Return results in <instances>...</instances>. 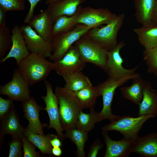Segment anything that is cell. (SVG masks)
I'll return each instance as SVG.
<instances>
[{
  "label": "cell",
  "instance_id": "27",
  "mask_svg": "<svg viewBox=\"0 0 157 157\" xmlns=\"http://www.w3.org/2000/svg\"><path fill=\"white\" fill-rule=\"evenodd\" d=\"M84 108H94L96 98L100 96L97 86H89L73 92Z\"/></svg>",
  "mask_w": 157,
  "mask_h": 157
},
{
  "label": "cell",
  "instance_id": "19",
  "mask_svg": "<svg viewBox=\"0 0 157 157\" xmlns=\"http://www.w3.org/2000/svg\"><path fill=\"white\" fill-rule=\"evenodd\" d=\"M131 152L144 157H157V132L138 136L133 142Z\"/></svg>",
  "mask_w": 157,
  "mask_h": 157
},
{
  "label": "cell",
  "instance_id": "37",
  "mask_svg": "<svg viewBox=\"0 0 157 157\" xmlns=\"http://www.w3.org/2000/svg\"><path fill=\"white\" fill-rule=\"evenodd\" d=\"M104 144L101 143L99 139L96 140L90 146L88 154V157H97L99 150L103 147Z\"/></svg>",
  "mask_w": 157,
  "mask_h": 157
},
{
  "label": "cell",
  "instance_id": "7",
  "mask_svg": "<svg viewBox=\"0 0 157 157\" xmlns=\"http://www.w3.org/2000/svg\"><path fill=\"white\" fill-rule=\"evenodd\" d=\"M74 45L85 63L92 64L106 71L108 51L85 34L76 41Z\"/></svg>",
  "mask_w": 157,
  "mask_h": 157
},
{
  "label": "cell",
  "instance_id": "26",
  "mask_svg": "<svg viewBox=\"0 0 157 157\" xmlns=\"http://www.w3.org/2000/svg\"><path fill=\"white\" fill-rule=\"evenodd\" d=\"M62 77L65 83L64 87L73 92L92 85L88 78L81 71L64 75Z\"/></svg>",
  "mask_w": 157,
  "mask_h": 157
},
{
  "label": "cell",
  "instance_id": "15",
  "mask_svg": "<svg viewBox=\"0 0 157 157\" xmlns=\"http://www.w3.org/2000/svg\"><path fill=\"white\" fill-rule=\"evenodd\" d=\"M12 45L8 53L1 61V63L8 59L13 58L17 66L30 53L28 49L23 36L20 27L14 26L12 30Z\"/></svg>",
  "mask_w": 157,
  "mask_h": 157
},
{
  "label": "cell",
  "instance_id": "44",
  "mask_svg": "<svg viewBox=\"0 0 157 157\" xmlns=\"http://www.w3.org/2000/svg\"><path fill=\"white\" fill-rule=\"evenodd\" d=\"M153 22L157 24V18L154 19L153 21Z\"/></svg>",
  "mask_w": 157,
  "mask_h": 157
},
{
  "label": "cell",
  "instance_id": "32",
  "mask_svg": "<svg viewBox=\"0 0 157 157\" xmlns=\"http://www.w3.org/2000/svg\"><path fill=\"white\" fill-rule=\"evenodd\" d=\"M12 45L11 34L7 26L0 27V61L6 56V52L9 51Z\"/></svg>",
  "mask_w": 157,
  "mask_h": 157
},
{
  "label": "cell",
  "instance_id": "40",
  "mask_svg": "<svg viewBox=\"0 0 157 157\" xmlns=\"http://www.w3.org/2000/svg\"><path fill=\"white\" fill-rule=\"evenodd\" d=\"M62 140L56 135L50 140V143L53 147H61L62 145Z\"/></svg>",
  "mask_w": 157,
  "mask_h": 157
},
{
  "label": "cell",
  "instance_id": "17",
  "mask_svg": "<svg viewBox=\"0 0 157 157\" xmlns=\"http://www.w3.org/2000/svg\"><path fill=\"white\" fill-rule=\"evenodd\" d=\"M0 121L1 144L3 140V137L6 134H9L13 138L22 139L24 136L25 128H24L20 124L19 116L16 112L15 106Z\"/></svg>",
  "mask_w": 157,
  "mask_h": 157
},
{
  "label": "cell",
  "instance_id": "41",
  "mask_svg": "<svg viewBox=\"0 0 157 157\" xmlns=\"http://www.w3.org/2000/svg\"><path fill=\"white\" fill-rule=\"evenodd\" d=\"M52 155L57 157L60 156L62 154V151L59 147H53L52 149Z\"/></svg>",
  "mask_w": 157,
  "mask_h": 157
},
{
  "label": "cell",
  "instance_id": "16",
  "mask_svg": "<svg viewBox=\"0 0 157 157\" xmlns=\"http://www.w3.org/2000/svg\"><path fill=\"white\" fill-rule=\"evenodd\" d=\"M28 24L45 40L51 42L53 23L51 13L47 8L33 15Z\"/></svg>",
  "mask_w": 157,
  "mask_h": 157
},
{
  "label": "cell",
  "instance_id": "21",
  "mask_svg": "<svg viewBox=\"0 0 157 157\" xmlns=\"http://www.w3.org/2000/svg\"><path fill=\"white\" fill-rule=\"evenodd\" d=\"M86 0H60L48 5L53 24L56 19L62 15L71 16L76 12L78 7Z\"/></svg>",
  "mask_w": 157,
  "mask_h": 157
},
{
  "label": "cell",
  "instance_id": "28",
  "mask_svg": "<svg viewBox=\"0 0 157 157\" xmlns=\"http://www.w3.org/2000/svg\"><path fill=\"white\" fill-rule=\"evenodd\" d=\"M66 138H68L74 143L77 147L76 154L79 157H84L85 153L84 150L85 144L88 140V133L77 128L66 131Z\"/></svg>",
  "mask_w": 157,
  "mask_h": 157
},
{
  "label": "cell",
  "instance_id": "24",
  "mask_svg": "<svg viewBox=\"0 0 157 157\" xmlns=\"http://www.w3.org/2000/svg\"><path fill=\"white\" fill-rule=\"evenodd\" d=\"M132 80L133 82L130 86L121 87L120 90L123 98L138 105L143 98L144 80L141 76L134 78Z\"/></svg>",
  "mask_w": 157,
  "mask_h": 157
},
{
  "label": "cell",
  "instance_id": "4",
  "mask_svg": "<svg viewBox=\"0 0 157 157\" xmlns=\"http://www.w3.org/2000/svg\"><path fill=\"white\" fill-rule=\"evenodd\" d=\"M153 115L146 114L133 117L129 115L119 117L104 126L103 131H115L122 134L124 138L133 142L138 136V133L144 123L155 117Z\"/></svg>",
  "mask_w": 157,
  "mask_h": 157
},
{
  "label": "cell",
  "instance_id": "11",
  "mask_svg": "<svg viewBox=\"0 0 157 157\" xmlns=\"http://www.w3.org/2000/svg\"><path fill=\"white\" fill-rule=\"evenodd\" d=\"M46 89V95L41 98L45 104L44 110L47 111L49 119L48 130L53 128L56 131L57 135L63 141L66 138L65 135L63 133V131L60 122L59 104L57 98L54 93L51 84L47 81H44Z\"/></svg>",
  "mask_w": 157,
  "mask_h": 157
},
{
  "label": "cell",
  "instance_id": "42",
  "mask_svg": "<svg viewBox=\"0 0 157 157\" xmlns=\"http://www.w3.org/2000/svg\"><path fill=\"white\" fill-rule=\"evenodd\" d=\"M156 18H157V0H156V4L155 11L153 16V20Z\"/></svg>",
  "mask_w": 157,
  "mask_h": 157
},
{
  "label": "cell",
  "instance_id": "23",
  "mask_svg": "<svg viewBox=\"0 0 157 157\" xmlns=\"http://www.w3.org/2000/svg\"><path fill=\"white\" fill-rule=\"evenodd\" d=\"M134 31L137 35L138 41L144 49L157 46V24H151L135 28Z\"/></svg>",
  "mask_w": 157,
  "mask_h": 157
},
{
  "label": "cell",
  "instance_id": "14",
  "mask_svg": "<svg viewBox=\"0 0 157 157\" xmlns=\"http://www.w3.org/2000/svg\"><path fill=\"white\" fill-rule=\"evenodd\" d=\"M22 103L24 117L29 122L26 128L33 133L44 135L43 129L49 125L46 123L42 124L39 119L40 111L44 110V108L39 105L34 98L31 97Z\"/></svg>",
  "mask_w": 157,
  "mask_h": 157
},
{
  "label": "cell",
  "instance_id": "10",
  "mask_svg": "<svg viewBox=\"0 0 157 157\" xmlns=\"http://www.w3.org/2000/svg\"><path fill=\"white\" fill-rule=\"evenodd\" d=\"M125 46L124 41L117 43L112 50L108 51V58L106 72L109 77L116 80H119L127 75L136 73L138 66L133 69H127L124 67L122 64L124 60L120 51Z\"/></svg>",
  "mask_w": 157,
  "mask_h": 157
},
{
  "label": "cell",
  "instance_id": "8",
  "mask_svg": "<svg viewBox=\"0 0 157 157\" xmlns=\"http://www.w3.org/2000/svg\"><path fill=\"white\" fill-rule=\"evenodd\" d=\"M76 13V24H83L92 28L107 24L117 15L107 8H95L90 6L83 7L81 5L78 7Z\"/></svg>",
  "mask_w": 157,
  "mask_h": 157
},
{
  "label": "cell",
  "instance_id": "39",
  "mask_svg": "<svg viewBox=\"0 0 157 157\" xmlns=\"http://www.w3.org/2000/svg\"><path fill=\"white\" fill-rule=\"evenodd\" d=\"M8 11L4 8L0 6V27L6 26V16Z\"/></svg>",
  "mask_w": 157,
  "mask_h": 157
},
{
  "label": "cell",
  "instance_id": "12",
  "mask_svg": "<svg viewBox=\"0 0 157 157\" xmlns=\"http://www.w3.org/2000/svg\"><path fill=\"white\" fill-rule=\"evenodd\" d=\"M20 27L29 51L49 58L52 54L51 42L45 40L28 24L22 25Z\"/></svg>",
  "mask_w": 157,
  "mask_h": 157
},
{
  "label": "cell",
  "instance_id": "20",
  "mask_svg": "<svg viewBox=\"0 0 157 157\" xmlns=\"http://www.w3.org/2000/svg\"><path fill=\"white\" fill-rule=\"evenodd\" d=\"M139 106V116L151 114L157 116V90L149 81H144L142 100Z\"/></svg>",
  "mask_w": 157,
  "mask_h": 157
},
{
  "label": "cell",
  "instance_id": "34",
  "mask_svg": "<svg viewBox=\"0 0 157 157\" xmlns=\"http://www.w3.org/2000/svg\"><path fill=\"white\" fill-rule=\"evenodd\" d=\"M8 144L9 146V157H21L22 152L21 148L23 143L22 139L12 138Z\"/></svg>",
  "mask_w": 157,
  "mask_h": 157
},
{
  "label": "cell",
  "instance_id": "31",
  "mask_svg": "<svg viewBox=\"0 0 157 157\" xmlns=\"http://www.w3.org/2000/svg\"><path fill=\"white\" fill-rule=\"evenodd\" d=\"M143 56L147 67V72L157 76V46L144 49Z\"/></svg>",
  "mask_w": 157,
  "mask_h": 157
},
{
  "label": "cell",
  "instance_id": "18",
  "mask_svg": "<svg viewBox=\"0 0 157 157\" xmlns=\"http://www.w3.org/2000/svg\"><path fill=\"white\" fill-rule=\"evenodd\" d=\"M108 132H102L106 146L104 157H128L131 152L133 142L124 138L118 141L111 139Z\"/></svg>",
  "mask_w": 157,
  "mask_h": 157
},
{
  "label": "cell",
  "instance_id": "5",
  "mask_svg": "<svg viewBox=\"0 0 157 157\" xmlns=\"http://www.w3.org/2000/svg\"><path fill=\"white\" fill-rule=\"evenodd\" d=\"M140 76H141L140 74L135 73L126 76L119 80L108 77L106 81L96 86L103 100V108L99 113L98 122L105 119H108L111 122L119 117L113 114L111 111L112 103L116 90L128 80Z\"/></svg>",
  "mask_w": 157,
  "mask_h": 157
},
{
  "label": "cell",
  "instance_id": "3",
  "mask_svg": "<svg viewBox=\"0 0 157 157\" xmlns=\"http://www.w3.org/2000/svg\"><path fill=\"white\" fill-rule=\"evenodd\" d=\"M125 16L124 13L119 14L112 21L104 26L92 28L85 35L106 51H110L117 44V35L123 24Z\"/></svg>",
  "mask_w": 157,
  "mask_h": 157
},
{
  "label": "cell",
  "instance_id": "6",
  "mask_svg": "<svg viewBox=\"0 0 157 157\" xmlns=\"http://www.w3.org/2000/svg\"><path fill=\"white\" fill-rule=\"evenodd\" d=\"M91 28L78 24L71 30L53 37L51 42L52 54L49 58V60L54 62L60 59L73 44Z\"/></svg>",
  "mask_w": 157,
  "mask_h": 157
},
{
  "label": "cell",
  "instance_id": "30",
  "mask_svg": "<svg viewBox=\"0 0 157 157\" xmlns=\"http://www.w3.org/2000/svg\"><path fill=\"white\" fill-rule=\"evenodd\" d=\"M76 12L75 14L71 16L62 15L58 17L53 25V37L73 29L77 25L76 23Z\"/></svg>",
  "mask_w": 157,
  "mask_h": 157
},
{
  "label": "cell",
  "instance_id": "29",
  "mask_svg": "<svg viewBox=\"0 0 157 157\" xmlns=\"http://www.w3.org/2000/svg\"><path fill=\"white\" fill-rule=\"evenodd\" d=\"M89 113L81 111L77 117L76 128L88 132L94 127L95 123L98 122L99 113L96 112L94 108L90 109Z\"/></svg>",
  "mask_w": 157,
  "mask_h": 157
},
{
  "label": "cell",
  "instance_id": "33",
  "mask_svg": "<svg viewBox=\"0 0 157 157\" xmlns=\"http://www.w3.org/2000/svg\"><path fill=\"white\" fill-rule=\"evenodd\" d=\"M0 6L8 11L23 10L25 8V0H0Z\"/></svg>",
  "mask_w": 157,
  "mask_h": 157
},
{
  "label": "cell",
  "instance_id": "22",
  "mask_svg": "<svg viewBox=\"0 0 157 157\" xmlns=\"http://www.w3.org/2000/svg\"><path fill=\"white\" fill-rule=\"evenodd\" d=\"M135 16L138 22L142 26L153 22L156 0H134Z\"/></svg>",
  "mask_w": 157,
  "mask_h": 157
},
{
  "label": "cell",
  "instance_id": "13",
  "mask_svg": "<svg viewBox=\"0 0 157 157\" xmlns=\"http://www.w3.org/2000/svg\"><path fill=\"white\" fill-rule=\"evenodd\" d=\"M54 70L59 75H64L81 71L86 63L81 58L75 47L72 45L60 60L53 62Z\"/></svg>",
  "mask_w": 157,
  "mask_h": 157
},
{
  "label": "cell",
  "instance_id": "2",
  "mask_svg": "<svg viewBox=\"0 0 157 157\" xmlns=\"http://www.w3.org/2000/svg\"><path fill=\"white\" fill-rule=\"evenodd\" d=\"M18 69L30 86L45 81L53 70V63L34 53L30 54L18 65Z\"/></svg>",
  "mask_w": 157,
  "mask_h": 157
},
{
  "label": "cell",
  "instance_id": "25",
  "mask_svg": "<svg viewBox=\"0 0 157 157\" xmlns=\"http://www.w3.org/2000/svg\"><path fill=\"white\" fill-rule=\"evenodd\" d=\"M24 136L33 143L40 150L42 154L52 156V146L51 140L55 134L48 133L47 135L33 133L25 128Z\"/></svg>",
  "mask_w": 157,
  "mask_h": 157
},
{
  "label": "cell",
  "instance_id": "36",
  "mask_svg": "<svg viewBox=\"0 0 157 157\" xmlns=\"http://www.w3.org/2000/svg\"><path fill=\"white\" fill-rule=\"evenodd\" d=\"M14 106L12 100L9 98L6 99L0 97V121L8 114Z\"/></svg>",
  "mask_w": 157,
  "mask_h": 157
},
{
  "label": "cell",
  "instance_id": "1",
  "mask_svg": "<svg viewBox=\"0 0 157 157\" xmlns=\"http://www.w3.org/2000/svg\"><path fill=\"white\" fill-rule=\"evenodd\" d=\"M55 94L58 104L60 122L63 131L76 128L77 116L83 108L74 92L63 87H56Z\"/></svg>",
  "mask_w": 157,
  "mask_h": 157
},
{
  "label": "cell",
  "instance_id": "43",
  "mask_svg": "<svg viewBox=\"0 0 157 157\" xmlns=\"http://www.w3.org/2000/svg\"><path fill=\"white\" fill-rule=\"evenodd\" d=\"M60 0H46L45 3L46 4L48 5L57 2Z\"/></svg>",
  "mask_w": 157,
  "mask_h": 157
},
{
  "label": "cell",
  "instance_id": "38",
  "mask_svg": "<svg viewBox=\"0 0 157 157\" xmlns=\"http://www.w3.org/2000/svg\"><path fill=\"white\" fill-rule=\"evenodd\" d=\"M29 1L30 4L29 10L24 20L25 23L28 24L33 16V13L35 8L37 4L41 0H27Z\"/></svg>",
  "mask_w": 157,
  "mask_h": 157
},
{
  "label": "cell",
  "instance_id": "9",
  "mask_svg": "<svg viewBox=\"0 0 157 157\" xmlns=\"http://www.w3.org/2000/svg\"><path fill=\"white\" fill-rule=\"evenodd\" d=\"M30 85L19 72L15 69L11 80L0 86V94L7 96L12 101L22 103L31 97Z\"/></svg>",
  "mask_w": 157,
  "mask_h": 157
},
{
  "label": "cell",
  "instance_id": "35",
  "mask_svg": "<svg viewBox=\"0 0 157 157\" xmlns=\"http://www.w3.org/2000/svg\"><path fill=\"white\" fill-rule=\"evenodd\" d=\"M24 157H40V153L35 151L36 146L25 136L22 139Z\"/></svg>",
  "mask_w": 157,
  "mask_h": 157
}]
</instances>
